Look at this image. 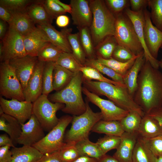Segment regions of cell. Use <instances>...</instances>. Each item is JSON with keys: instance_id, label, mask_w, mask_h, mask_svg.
<instances>
[{"instance_id": "44", "label": "cell", "mask_w": 162, "mask_h": 162, "mask_svg": "<svg viewBox=\"0 0 162 162\" xmlns=\"http://www.w3.org/2000/svg\"><path fill=\"white\" fill-rule=\"evenodd\" d=\"M75 144L74 142L65 143L58 150L63 162H72L80 157Z\"/></svg>"}, {"instance_id": "41", "label": "cell", "mask_w": 162, "mask_h": 162, "mask_svg": "<svg viewBox=\"0 0 162 162\" xmlns=\"http://www.w3.org/2000/svg\"><path fill=\"white\" fill-rule=\"evenodd\" d=\"M80 41L86 56L89 58H94V50L90 32L88 28L78 29Z\"/></svg>"}, {"instance_id": "46", "label": "cell", "mask_w": 162, "mask_h": 162, "mask_svg": "<svg viewBox=\"0 0 162 162\" xmlns=\"http://www.w3.org/2000/svg\"><path fill=\"white\" fill-rule=\"evenodd\" d=\"M105 3L110 11L115 16L124 12L129 8L130 1L128 0H106Z\"/></svg>"}, {"instance_id": "39", "label": "cell", "mask_w": 162, "mask_h": 162, "mask_svg": "<svg viewBox=\"0 0 162 162\" xmlns=\"http://www.w3.org/2000/svg\"><path fill=\"white\" fill-rule=\"evenodd\" d=\"M118 44L114 36L107 37L97 46L98 56L104 59L111 58Z\"/></svg>"}, {"instance_id": "54", "label": "cell", "mask_w": 162, "mask_h": 162, "mask_svg": "<svg viewBox=\"0 0 162 162\" xmlns=\"http://www.w3.org/2000/svg\"><path fill=\"white\" fill-rule=\"evenodd\" d=\"M148 114L156 120L162 128V106L152 110Z\"/></svg>"}, {"instance_id": "1", "label": "cell", "mask_w": 162, "mask_h": 162, "mask_svg": "<svg viewBox=\"0 0 162 162\" xmlns=\"http://www.w3.org/2000/svg\"><path fill=\"white\" fill-rule=\"evenodd\" d=\"M133 98L145 114L162 106V73L146 60L139 74Z\"/></svg>"}, {"instance_id": "51", "label": "cell", "mask_w": 162, "mask_h": 162, "mask_svg": "<svg viewBox=\"0 0 162 162\" xmlns=\"http://www.w3.org/2000/svg\"><path fill=\"white\" fill-rule=\"evenodd\" d=\"M11 147L8 146L0 147V162H10L12 154Z\"/></svg>"}, {"instance_id": "33", "label": "cell", "mask_w": 162, "mask_h": 162, "mask_svg": "<svg viewBox=\"0 0 162 162\" xmlns=\"http://www.w3.org/2000/svg\"><path fill=\"white\" fill-rule=\"evenodd\" d=\"M65 30L72 54L81 64L84 65L86 59V56L81 44L79 33H71V30L69 29Z\"/></svg>"}, {"instance_id": "59", "label": "cell", "mask_w": 162, "mask_h": 162, "mask_svg": "<svg viewBox=\"0 0 162 162\" xmlns=\"http://www.w3.org/2000/svg\"><path fill=\"white\" fill-rule=\"evenodd\" d=\"M98 161V160L94 158L82 156L72 162H97Z\"/></svg>"}, {"instance_id": "2", "label": "cell", "mask_w": 162, "mask_h": 162, "mask_svg": "<svg viewBox=\"0 0 162 162\" xmlns=\"http://www.w3.org/2000/svg\"><path fill=\"white\" fill-rule=\"evenodd\" d=\"M82 74L80 71L75 74L70 83L61 90L56 92L49 96L52 102L65 105L62 110L64 112L73 116L81 115L85 112L86 105L82 96Z\"/></svg>"}, {"instance_id": "10", "label": "cell", "mask_w": 162, "mask_h": 162, "mask_svg": "<svg viewBox=\"0 0 162 162\" xmlns=\"http://www.w3.org/2000/svg\"><path fill=\"white\" fill-rule=\"evenodd\" d=\"M23 36L9 27L0 44V59L1 62H9L26 56Z\"/></svg>"}, {"instance_id": "61", "label": "cell", "mask_w": 162, "mask_h": 162, "mask_svg": "<svg viewBox=\"0 0 162 162\" xmlns=\"http://www.w3.org/2000/svg\"><path fill=\"white\" fill-rule=\"evenodd\" d=\"M157 162H162V155L157 158Z\"/></svg>"}, {"instance_id": "50", "label": "cell", "mask_w": 162, "mask_h": 162, "mask_svg": "<svg viewBox=\"0 0 162 162\" xmlns=\"http://www.w3.org/2000/svg\"><path fill=\"white\" fill-rule=\"evenodd\" d=\"M130 10L135 12L143 10L148 6V0H130Z\"/></svg>"}, {"instance_id": "16", "label": "cell", "mask_w": 162, "mask_h": 162, "mask_svg": "<svg viewBox=\"0 0 162 162\" xmlns=\"http://www.w3.org/2000/svg\"><path fill=\"white\" fill-rule=\"evenodd\" d=\"M144 10L135 12L128 8L125 10L124 12L132 22L138 38L143 48L146 60L149 62L154 68L158 69L159 67L158 60L154 58L150 54L145 41Z\"/></svg>"}, {"instance_id": "19", "label": "cell", "mask_w": 162, "mask_h": 162, "mask_svg": "<svg viewBox=\"0 0 162 162\" xmlns=\"http://www.w3.org/2000/svg\"><path fill=\"white\" fill-rule=\"evenodd\" d=\"M23 37L27 55L37 57L41 49L51 43L45 32L38 25Z\"/></svg>"}, {"instance_id": "22", "label": "cell", "mask_w": 162, "mask_h": 162, "mask_svg": "<svg viewBox=\"0 0 162 162\" xmlns=\"http://www.w3.org/2000/svg\"><path fill=\"white\" fill-rule=\"evenodd\" d=\"M25 12L35 24L43 25L52 24L53 19L47 12L44 0H32Z\"/></svg>"}, {"instance_id": "17", "label": "cell", "mask_w": 162, "mask_h": 162, "mask_svg": "<svg viewBox=\"0 0 162 162\" xmlns=\"http://www.w3.org/2000/svg\"><path fill=\"white\" fill-rule=\"evenodd\" d=\"M70 4L71 8L70 14L74 24L78 29L90 28L93 16L89 1L86 0H71Z\"/></svg>"}, {"instance_id": "11", "label": "cell", "mask_w": 162, "mask_h": 162, "mask_svg": "<svg viewBox=\"0 0 162 162\" xmlns=\"http://www.w3.org/2000/svg\"><path fill=\"white\" fill-rule=\"evenodd\" d=\"M82 92L86 96L88 101L100 108L102 120L120 121L129 112L119 107L111 101L100 98L84 86L82 88Z\"/></svg>"}, {"instance_id": "13", "label": "cell", "mask_w": 162, "mask_h": 162, "mask_svg": "<svg viewBox=\"0 0 162 162\" xmlns=\"http://www.w3.org/2000/svg\"><path fill=\"white\" fill-rule=\"evenodd\" d=\"M144 34L146 44L152 56L157 59L159 49L162 46V32L153 25L150 12L146 9L144 10Z\"/></svg>"}, {"instance_id": "63", "label": "cell", "mask_w": 162, "mask_h": 162, "mask_svg": "<svg viewBox=\"0 0 162 162\" xmlns=\"http://www.w3.org/2000/svg\"><path fill=\"white\" fill-rule=\"evenodd\" d=\"M161 48H162V46L161 47Z\"/></svg>"}, {"instance_id": "43", "label": "cell", "mask_w": 162, "mask_h": 162, "mask_svg": "<svg viewBox=\"0 0 162 162\" xmlns=\"http://www.w3.org/2000/svg\"><path fill=\"white\" fill-rule=\"evenodd\" d=\"M120 136L106 135L103 137L98 139L96 142L104 154L109 151L116 149L121 142Z\"/></svg>"}, {"instance_id": "42", "label": "cell", "mask_w": 162, "mask_h": 162, "mask_svg": "<svg viewBox=\"0 0 162 162\" xmlns=\"http://www.w3.org/2000/svg\"><path fill=\"white\" fill-rule=\"evenodd\" d=\"M148 6L152 23L162 32V0H148Z\"/></svg>"}, {"instance_id": "3", "label": "cell", "mask_w": 162, "mask_h": 162, "mask_svg": "<svg viewBox=\"0 0 162 162\" xmlns=\"http://www.w3.org/2000/svg\"><path fill=\"white\" fill-rule=\"evenodd\" d=\"M84 87L90 92L104 96L119 107L129 112L136 111L142 117L145 113L135 102L125 86L83 79Z\"/></svg>"}, {"instance_id": "12", "label": "cell", "mask_w": 162, "mask_h": 162, "mask_svg": "<svg viewBox=\"0 0 162 162\" xmlns=\"http://www.w3.org/2000/svg\"><path fill=\"white\" fill-rule=\"evenodd\" d=\"M0 107L4 113L14 117L21 124L25 123L32 114L33 103L25 100H8L1 97Z\"/></svg>"}, {"instance_id": "52", "label": "cell", "mask_w": 162, "mask_h": 162, "mask_svg": "<svg viewBox=\"0 0 162 162\" xmlns=\"http://www.w3.org/2000/svg\"><path fill=\"white\" fill-rule=\"evenodd\" d=\"M38 162H63L58 151L44 155Z\"/></svg>"}, {"instance_id": "20", "label": "cell", "mask_w": 162, "mask_h": 162, "mask_svg": "<svg viewBox=\"0 0 162 162\" xmlns=\"http://www.w3.org/2000/svg\"><path fill=\"white\" fill-rule=\"evenodd\" d=\"M138 133L124 132L120 143L113 156L120 162H133V155L139 137Z\"/></svg>"}, {"instance_id": "26", "label": "cell", "mask_w": 162, "mask_h": 162, "mask_svg": "<svg viewBox=\"0 0 162 162\" xmlns=\"http://www.w3.org/2000/svg\"><path fill=\"white\" fill-rule=\"evenodd\" d=\"M12 14V20L8 23L9 27L22 36L26 35L36 27L35 24L25 12Z\"/></svg>"}, {"instance_id": "36", "label": "cell", "mask_w": 162, "mask_h": 162, "mask_svg": "<svg viewBox=\"0 0 162 162\" xmlns=\"http://www.w3.org/2000/svg\"><path fill=\"white\" fill-rule=\"evenodd\" d=\"M80 71L82 74L84 80H94L98 81L107 82L116 86H125L124 84L106 78L96 69L91 66L84 65L80 68Z\"/></svg>"}, {"instance_id": "55", "label": "cell", "mask_w": 162, "mask_h": 162, "mask_svg": "<svg viewBox=\"0 0 162 162\" xmlns=\"http://www.w3.org/2000/svg\"><path fill=\"white\" fill-rule=\"evenodd\" d=\"M6 146L12 148L15 147L12 140L7 134H1L0 135V147Z\"/></svg>"}, {"instance_id": "6", "label": "cell", "mask_w": 162, "mask_h": 162, "mask_svg": "<svg viewBox=\"0 0 162 162\" xmlns=\"http://www.w3.org/2000/svg\"><path fill=\"white\" fill-rule=\"evenodd\" d=\"M114 37L118 45L137 56L144 52L131 21L124 11L116 16Z\"/></svg>"}, {"instance_id": "53", "label": "cell", "mask_w": 162, "mask_h": 162, "mask_svg": "<svg viewBox=\"0 0 162 162\" xmlns=\"http://www.w3.org/2000/svg\"><path fill=\"white\" fill-rule=\"evenodd\" d=\"M12 14L4 7L0 6V18L8 23L11 20Z\"/></svg>"}, {"instance_id": "38", "label": "cell", "mask_w": 162, "mask_h": 162, "mask_svg": "<svg viewBox=\"0 0 162 162\" xmlns=\"http://www.w3.org/2000/svg\"><path fill=\"white\" fill-rule=\"evenodd\" d=\"M84 65L93 67L98 70L100 73L104 74L111 78L112 80L124 84L123 76H122L109 67L99 63L96 61V59H86Z\"/></svg>"}, {"instance_id": "34", "label": "cell", "mask_w": 162, "mask_h": 162, "mask_svg": "<svg viewBox=\"0 0 162 162\" xmlns=\"http://www.w3.org/2000/svg\"><path fill=\"white\" fill-rule=\"evenodd\" d=\"M142 117L136 112H130L126 116L119 121L125 132L129 133H137Z\"/></svg>"}, {"instance_id": "5", "label": "cell", "mask_w": 162, "mask_h": 162, "mask_svg": "<svg viewBox=\"0 0 162 162\" xmlns=\"http://www.w3.org/2000/svg\"><path fill=\"white\" fill-rule=\"evenodd\" d=\"M86 109L83 114L73 116L70 129L66 133L65 142H77L88 137L90 132L98 121L102 119L101 112H94L86 101Z\"/></svg>"}, {"instance_id": "40", "label": "cell", "mask_w": 162, "mask_h": 162, "mask_svg": "<svg viewBox=\"0 0 162 162\" xmlns=\"http://www.w3.org/2000/svg\"><path fill=\"white\" fill-rule=\"evenodd\" d=\"M63 52L61 50L50 43L38 52L37 57L39 61L56 62Z\"/></svg>"}, {"instance_id": "21", "label": "cell", "mask_w": 162, "mask_h": 162, "mask_svg": "<svg viewBox=\"0 0 162 162\" xmlns=\"http://www.w3.org/2000/svg\"><path fill=\"white\" fill-rule=\"evenodd\" d=\"M37 25L45 32L51 43L64 52L72 53L65 29L58 31L52 24Z\"/></svg>"}, {"instance_id": "57", "label": "cell", "mask_w": 162, "mask_h": 162, "mask_svg": "<svg viewBox=\"0 0 162 162\" xmlns=\"http://www.w3.org/2000/svg\"><path fill=\"white\" fill-rule=\"evenodd\" d=\"M6 22L0 20V38L1 40L5 35L8 31Z\"/></svg>"}, {"instance_id": "48", "label": "cell", "mask_w": 162, "mask_h": 162, "mask_svg": "<svg viewBox=\"0 0 162 162\" xmlns=\"http://www.w3.org/2000/svg\"><path fill=\"white\" fill-rule=\"evenodd\" d=\"M44 4L47 12L53 19L66 13L54 0H44Z\"/></svg>"}, {"instance_id": "49", "label": "cell", "mask_w": 162, "mask_h": 162, "mask_svg": "<svg viewBox=\"0 0 162 162\" xmlns=\"http://www.w3.org/2000/svg\"><path fill=\"white\" fill-rule=\"evenodd\" d=\"M145 139L150 149L157 157L162 155V135L152 139Z\"/></svg>"}, {"instance_id": "60", "label": "cell", "mask_w": 162, "mask_h": 162, "mask_svg": "<svg viewBox=\"0 0 162 162\" xmlns=\"http://www.w3.org/2000/svg\"><path fill=\"white\" fill-rule=\"evenodd\" d=\"M54 2L58 4L66 12L70 14L71 11V8L70 4H65L59 0H54Z\"/></svg>"}, {"instance_id": "14", "label": "cell", "mask_w": 162, "mask_h": 162, "mask_svg": "<svg viewBox=\"0 0 162 162\" xmlns=\"http://www.w3.org/2000/svg\"><path fill=\"white\" fill-rule=\"evenodd\" d=\"M21 124L22 132L17 143L33 146L45 136L44 130L33 114L27 122Z\"/></svg>"}, {"instance_id": "9", "label": "cell", "mask_w": 162, "mask_h": 162, "mask_svg": "<svg viewBox=\"0 0 162 162\" xmlns=\"http://www.w3.org/2000/svg\"><path fill=\"white\" fill-rule=\"evenodd\" d=\"M0 94L7 98L25 100L22 85L8 62L0 64Z\"/></svg>"}, {"instance_id": "4", "label": "cell", "mask_w": 162, "mask_h": 162, "mask_svg": "<svg viewBox=\"0 0 162 162\" xmlns=\"http://www.w3.org/2000/svg\"><path fill=\"white\" fill-rule=\"evenodd\" d=\"M93 18L90 32L94 45H98L107 37L114 36L115 16L107 7L104 1H89Z\"/></svg>"}, {"instance_id": "30", "label": "cell", "mask_w": 162, "mask_h": 162, "mask_svg": "<svg viewBox=\"0 0 162 162\" xmlns=\"http://www.w3.org/2000/svg\"><path fill=\"white\" fill-rule=\"evenodd\" d=\"M75 146L80 156L93 158L98 160L105 155L96 143L91 142L88 137L77 142Z\"/></svg>"}, {"instance_id": "47", "label": "cell", "mask_w": 162, "mask_h": 162, "mask_svg": "<svg viewBox=\"0 0 162 162\" xmlns=\"http://www.w3.org/2000/svg\"><path fill=\"white\" fill-rule=\"evenodd\" d=\"M136 56L129 49L118 44L113 51L112 58L119 62H125Z\"/></svg>"}, {"instance_id": "25", "label": "cell", "mask_w": 162, "mask_h": 162, "mask_svg": "<svg viewBox=\"0 0 162 162\" xmlns=\"http://www.w3.org/2000/svg\"><path fill=\"white\" fill-rule=\"evenodd\" d=\"M11 150L12 157L10 162H38L44 155L33 146L15 147Z\"/></svg>"}, {"instance_id": "15", "label": "cell", "mask_w": 162, "mask_h": 162, "mask_svg": "<svg viewBox=\"0 0 162 162\" xmlns=\"http://www.w3.org/2000/svg\"><path fill=\"white\" fill-rule=\"evenodd\" d=\"M45 62L38 60L23 90L25 100L33 103L42 94V73Z\"/></svg>"}, {"instance_id": "8", "label": "cell", "mask_w": 162, "mask_h": 162, "mask_svg": "<svg viewBox=\"0 0 162 162\" xmlns=\"http://www.w3.org/2000/svg\"><path fill=\"white\" fill-rule=\"evenodd\" d=\"M72 118L68 115L60 117L57 124L33 146L44 155L59 150L65 144L64 142L65 131Z\"/></svg>"}, {"instance_id": "23", "label": "cell", "mask_w": 162, "mask_h": 162, "mask_svg": "<svg viewBox=\"0 0 162 162\" xmlns=\"http://www.w3.org/2000/svg\"><path fill=\"white\" fill-rule=\"evenodd\" d=\"M145 61L143 52L138 56L131 67L123 76L124 83L133 98L137 88L138 75Z\"/></svg>"}, {"instance_id": "31", "label": "cell", "mask_w": 162, "mask_h": 162, "mask_svg": "<svg viewBox=\"0 0 162 162\" xmlns=\"http://www.w3.org/2000/svg\"><path fill=\"white\" fill-rule=\"evenodd\" d=\"M75 74L56 64L53 74L54 90L58 91L65 87L70 82Z\"/></svg>"}, {"instance_id": "24", "label": "cell", "mask_w": 162, "mask_h": 162, "mask_svg": "<svg viewBox=\"0 0 162 162\" xmlns=\"http://www.w3.org/2000/svg\"><path fill=\"white\" fill-rule=\"evenodd\" d=\"M137 133L140 137L149 139L162 135V128L156 120L145 113L142 117Z\"/></svg>"}, {"instance_id": "27", "label": "cell", "mask_w": 162, "mask_h": 162, "mask_svg": "<svg viewBox=\"0 0 162 162\" xmlns=\"http://www.w3.org/2000/svg\"><path fill=\"white\" fill-rule=\"evenodd\" d=\"M0 115V130L5 132L14 143H17L22 132L21 124L14 117L4 112Z\"/></svg>"}, {"instance_id": "18", "label": "cell", "mask_w": 162, "mask_h": 162, "mask_svg": "<svg viewBox=\"0 0 162 162\" xmlns=\"http://www.w3.org/2000/svg\"><path fill=\"white\" fill-rule=\"evenodd\" d=\"M38 61L37 57L27 55L22 57L11 60L8 62L19 80L23 91L26 87Z\"/></svg>"}, {"instance_id": "35", "label": "cell", "mask_w": 162, "mask_h": 162, "mask_svg": "<svg viewBox=\"0 0 162 162\" xmlns=\"http://www.w3.org/2000/svg\"><path fill=\"white\" fill-rule=\"evenodd\" d=\"M55 63L74 73L80 72V68L84 66L79 62L72 53L64 52Z\"/></svg>"}, {"instance_id": "32", "label": "cell", "mask_w": 162, "mask_h": 162, "mask_svg": "<svg viewBox=\"0 0 162 162\" xmlns=\"http://www.w3.org/2000/svg\"><path fill=\"white\" fill-rule=\"evenodd\" d=\"M138 55L125 62H119L112 58L108 59H104L98 56L96 60L99 63L109 67L123 76L131 67Z\"/></svg>"}, {"instance_id": "37", "label": "cell", "mask_w": 162, "mask_h": 162, "mask_svg": "<svg viewBox=\"0 0 162 162\" xmlns=\"http://www.w3.org/2000/svg\"><path fill=\"white\" fill-rule=\"evenodd\" d=\"M55 64V62H45L42 73V94L48 96L50 92L54 90L53 74Z\"/></svg>"}, {"instance_id": "29", "label": "cell", "mask_w": 162, "mask_h": 162, "mask_svg": "<svg viewBox=\"0 0 162 162\" xmlns=\"http://www.w3.org/2000/svg\"><path fill=\"white\" fill-rule=\"evenodd\" d=\"M91 131L120 137L124 132L119 121H106L102 119L95 124Z\"/></svg>"}, {"instance_id": "58", "label": "cell", "mask_w": 162, "mask_h": 162, "mask_svg": "<svg viewBox=\"0 0 162 162\" xmlns=\"http://www.w3.org/2000/svg\"><path fill=\"white\" fill-rule=\"evenodd\" d=\"M97 162H120L118 160L113 157L108 155H104L100 159L98 160Z\"/></svg>"}, {"instance_id": "28", "label": "cell", "mask_w": 162, "mask_h": 162, "mask_svg": "<svg viewBox=\"0 0 162 162\" xmlns=\"http://www.w3.org/2000/svg\"><path fill=\"white\" fill-rule=\"evenodd\" d=\"M157 158L150 149L146 140L139 136L133 152V162H157Z\"/></svg>"}, {"instance_id": "45", "label": "cell", "mask_w": 162, "mask_h": 162, "mask_svg": "<svg viewBox=\"0 0 162 162\" xmlns=\"http://www.w3.org/2000/svg\"><path fill=\"white\" fill-rule=\"evenodd\" d=\"M32 1L0 0V6L4 7L12 14L24 12Z\"/></svg>"}, {"instance_id": "56", "label": "cell", "mask_w": 162, "mask_h": 162, "mask_svg": "<svg viewBox=\"0 0 162 162\" xmlns=\"http://www.w3.org/2000/svg\"><path fill=\"white\" fill-rule=\"evenodd\" d=\"M69 21V19L67 16L62 15L58 16L56 18V23L60 27H65L68 26Z\"/></svg>"}, {"instance_id": "62", "label": "cell", "mask_w": 162, "mask_h": 162, "mask_svg": "<svg viewBox=\"0 0 162 162\" xmlns=\"http://www.w3.org/2000/svg\"><path fill=\"white\" fill-rule=\"evenodd\" d=\"M158 63L159 67H160L162 69V59L158 61Z\"/></svg>"}, {"instance_id": "7", "label": "cell", "mask_w": 162, "mask_h": 162, "mask_svg": "<svg viewBox=\"0 0 162 162\" xmlns=\"http://www.w3.org/2000/svg\"><path fill=\"white\" fill-rule=\"evenodd\" d=\"M32 103V114L44 129L50 131L58 122L59 118L56 116V112L62 110L65 105L60 103H52L47 96L43 94Z\"/></svg>"}]
</instances>
